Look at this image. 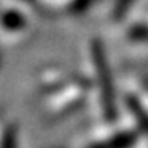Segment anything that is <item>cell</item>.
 I'll use <instances>...</instances> for the list:
<instances>
[{
  "mask_svg": "<svg viewBox=\"0 0 148 148\" xmlns=\"http://www.w3.org/2000/svg\"><path fill=\"white\" fill-rule=\"evenodd\" d=\"M0 148H18V132L10 122H0Z\"/></svg>",
  "mask_w": 148,
  "mask_h": 148,
  "instance_id": "6da1fadb",
  "label": "cell"
},
{
  "mask_svg": "<svg viewBox=\"0 0 148 148\" xmlns=\"http://www.w3.org/2000/svg\"><path fill=\"white\" fill-rule=\"evenodd\" d=\"M0 21H2V27L5 28V30H8V32H18V30H21L27 25V20L16 10L5 12L2 15V18H0Z\"/></svg>",
  "mask_w": 148,
  "mask_h": 148,
  "instance_id": "7a4b0ae2",
  "label": "cell"
},
{
  "mask_svg": "<svg viewBox=\"0 0 148 148\" xmlns=\"http://www.w3.org/2000/svg\"><path fill=\"white\" fill-rule=\"evenodd\" d=\"M135 0H117L115 8H114V16L115 18H122L127 13V10L130 8V5H133Z\"/></svg>",
  "mask_w": 148,
  "mask_h": 148,
  "instance_id": "3957f363",
  "label": "cell"
},
{
  "mask_svg": "<svg viewBox=\"0 0 148 148\" xmlns=\"http://www.w3.org/2000/svg\"><path fill=\"white\" fill-rule=\"evenodd\" d=\"M130 36L135 38V40L148 41V27H135L132 32H130Z\"/></svg>",
  "mask_w": 148,
  "mask_h": 148,
  "instance_id": "277c9868",
  "label": "cell"
}]
</instances>
